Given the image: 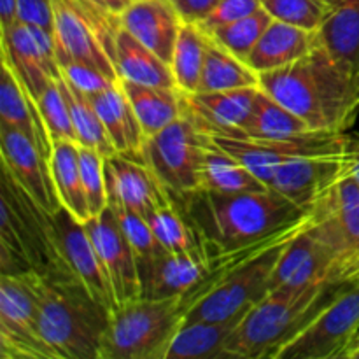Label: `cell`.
Returning a JSON list of instances; mask_svg holds the SVG:
<instances>
[{
	"instance_id": "cell-1",
	"label": "cell",
	"mask_w": 359,
	"mask_h": 359,
	"mask_svg": "<svg viewBox=\"0 0 359 359\" xmlns=\"http://www.w3.org/2000/svg\"><path fill=\"white\" fill-rule=\"evenodd\" d=\"M259 88L316 132H347L358 118V84L321 42L298 62L259 74Z\"/></svg>"
},
{
	"instance_id": "cell-2",
	"label": "cell",
	"mask_w": 359,
	"mask_h": 359,
	"mask_svg": "<svg viewBox=\"0 0 359 359\" xmlns=\"http://www.w3.org/2000/svg\"><path fill=\"white\" fill-rule=\"evenodd\" d=\"M39 325L58 359H100L111 309L69 269L37 272Z\"/></svg>"
},
{
	"instance_id": "cell-3",
	"label": "cell",
	"mask_w": 359,
	"mask_h": 359,
	"mask_svg": "<svg viewBox=\"0 0 359 359\" xmlns=\"http://www.w3.org/2000/svg\"><path fill=\"white\" fill-rule=\"evenodd\" d=\"M349 283L279 286L252 305L231 333L221 359H276Z\"/></svg>"
},
{
	"instance_id": "cell-4",
	"label": "cell",
	"mask_w": 359,
	"mask_h": 359,
	"mask_svg": "<svg viewBox=\"0 0 359 359\" xmlns=\"http://www.w3.org/2000/svg\"><path fill=\"white\" fill-rule=\"evenodd\" d=\"M217 249H233L269 237L279 228L307 216L280 193L198 191L181 205Z\"/></svg>"
},
{
	"instance_id": "cell-5",
	"label": "cell",
	"mask_w": 359,
	"mask_h": 359,
	"mask_svg": "<svg viewBox=\"0 0 359 359\" xmlns=\"http://www.w3.org/2000/svg\"><path fill=\"white\" fill-rule=\"evenodd\" d=\"M184 316L181 297L139 298L114 309L100 359H167Z\"/></svg>"
},
{
	"instance_id": "cell-6",
	"label": "cell",
	"mask_w": 359,
	"mask_h": 359,
	"mask_svg": "<svg viewBox=\"0 0 359 359\" xmlns=\"http://www.w3.org/2000/svg\"><path fill=\"white\" fill-rule=\"evenodd\" d=\"M0 196V248L27 262L35 272L65 266L51 212L34 202L7 172L2 175Z\"/></svg>"
},
{
	"instance_id": "cell-7",
	"label": "cell",
	"mask_w": 359,
	"mask_h": 359,
	"mask_svg": "<svg viewBox=\"0 0 359 359\" xmlns=\"http://www.w3.org/2000/svg\"><path fill=\"white\" fill-rule=\"evenodd\" d=\"M209 144L210 137L186 112L144 142V163L160 179L179 207L202 189L200 174Z\"/></svg>"
},
{
	"instance_id": "cell-8",
	"label": "cell",
	"mask_w": 359,
	"mask_h": 359,
	"mask_svg": "<svg viewBox=\"0 0 359 359\" xmlns=\"http://www.w3.org/2000/svg\"><path fill=\"white\" fill-rule=\"evenodd\" d=\"M37 272L0 276V356L58 359L39 325Z\"/></svg>"
},
{
	"instance_id": "cell-9",
	"label": "cell",
	"mask_w": 359,
	"mask_h": 359,
	"mask_svg": "<svg viewBox=\"0 0 359 359\" xmlns=\"http://www.w3.org/2000/svg\"><path fill=\"white\" fill-rule=\"evenodd\" d=\"M290 242L269 249L205 291L189 305L184 323L221 321L249 311L252 305L262 302L272 291V276L277 259Z\"/></svg>"
},
{
	"instance_id": "cell-10",
	"label": "cell",
	"mask_w": 359,
	"mask_h": 359,
	"mask_svg": "<svg viewBox=\"0 0 359 359\" xmlns=\"http://www.w3.org/2000/svg\"><path fill=\"white\" fill-rule=\"evenodd\" d=\"M116 34L105 30L76 0H53V44L58 65L83 63L119 81L114 63Z\"/></svg>"
},
{
	"instance_id": "cell-11",
	"label": "cell",
	"mask_w": 359,
	"mask_h": 359,
	"mask_svg": "<svg viewBox=\"0 0 359 359\" xmlns=\"http://www.w3.org/2000/svg\"><path fill=\"white\" fill-rule=\"evenodd\" d=\"M359 335V279L347 284L276 359H337Z\"/></svg>"
},
{
	"instance_id": "cell-12",
	"label": "cell",
	"mask_w": 359,
	"mask_h": 359,
	"mask_svg": "<svg viewBox=\"0 0 359 359\" xmlns=\"http://www.w3.org/2000/svg\"><path fill=\"white\" fill-rule=\"evenodd\" d=\"M212 140L266 184L270 172L290 160L347 154L351 135H347L346 132H309L291 139L276 140L231 139V137H212Z\"/></svg>"
},
{
	"instance_id": "cell-13",
	"label": "cell",
	"mask_w": 359,
	"mask_h": 359,
	"mask_svg": "<svg viewBox=\"0 0 359 359\" xmlns=\"http://www.w3.org/2000/svg\"><path fill=\"white\" fill-rule=\"evenodd\" d=\"M312 233L330 245L359 277V184L351 174L340 179L307 210Z\"/></svg>"
},
{
	"instance_id": "cell-14",
	"label": "cell",
	"mask_w": 359,
	"mask_h": 359,
	"mask_svg": "<svg viewBox=\"0 0 359 359\" xmlns=\"http://www.w3.org/2000/svg\"><path fill=\"white\" fill-rule=\"evenodd\" d=\"M0 44L2 60L9 63L35 102L53 81L62 76L51 32L16 21L0 30Z\"/></svg>"
},
{
	"instance_id": "cell-15",
	"label": "cell",
	"mask_w": 359,
	"mask_h": 359,
	"mask_svg": "<svg viewBox=\"0 0 359 359\" xmlns=\"http://www.w3.org/2000/svg\"><path fill=\"white\" fill-rule=\"evenodd\" d=\"M309 216V214H307ZM340 256L312 233L311 219L307 226L284 248L272 276V290L279 286H307L323 283L356 280Z\"/></svg>"
},
{
	"instance_id": "cell-16",
	"label": "cell",
	"mask_w": 359,
	"mask_h": 359,
	"mask_svg": "<svg viewBox=\"0 0 359 359\" xmlns=\"http://www.w3.org/2000/svg\"><path fill=\"white\" fill-rule=\"evenodd\" d=\"M84 226L107 270L114 291L116 309L142 298V280L135 252L123 231L114 209L109 205L102 214L90 217Z\"/></svg>"
},
{
	"instance_id": "cell-17",
	"label": "cell",
	"mask_w": 359,
	"mask_h": 359,
	"mask_svg": "<svg viewBox=\"0 0 359 359\" xmlns=\"http://www.w3.org/2000/svg\"><path fill=\"white\" fill-rule=\"evenodd\" d=\"M349 174V153L290 160L270 172L266 186L307 212L326 191Z\"/></svg>"
},
{
	"instance_id": "cell-18",
	"label": "cell",
	"mask_w": 359,
	"mask_h": 359,
	"mask_svg": "<svg viewBox=\"0 0 359 359\" xmlns=\"http://www.w3.org/2000/svg\"><path fill=\"white\" fill-rule=\"evenodd\" d=\"M51 216L53 224H55L56 238H58L60 255H62L63 262L86 284L88 290L93 293V297L100 304L114 311V291H112L107 270H105L104 263H102L100 255H98L84 223L77 219V217H74L62 205Z\"/></svg>"
},
{
	"instance_id": "cell-19",
	"label": "cell",
	"mask_w": 359,
	"mask_h": 359,
	"mask_svg": "<svg viewBox=\"0 0 359 359\" xmlns=\"http://www.w3.org/2000/svg\"><path fill=\"white\" fill-rule=\"evenodd\" d=\"M259 86L216 93H182L184 112L209 137L241 139L255 114Z\"/></svg>"
},
{
	"instance_id": "cell-20",
	"label": "cell",
	"mask_w": 359,
	"mask_h": 359,
	"mask_svg": "<svg viewBox=\"0 0 359 359\" xmlns=\"http://www.w3.org/2000/svg\"><path fill=\"white\" fill-rule=\"evenodd\" d=\"M104 165L111 207L132 210L147 219L154 210L172 202L165 186L146 163L114 153L105 156Z\"/></svg>"
},
{
	"instance_id": "cell-21",
	"label": "cell",
	"mask_w": 359,
	"mask_h": 359,
	"mask_svg": "<svg viewBox=\"0 0 359 359\" xmlns=\"http://www.w3.org/2000/svg\"><path fill=\"white\" fill-rule=\"evenodd\" d=\"M0 151L2 170L7 172L42 209L55 212L60 207L58 196L49 174V163L37 144L25 133L0 125Z\"/></svg>"
},
{
	"instance_id": "cell-22",
	"label": "cell",
	"mask_w": 359,
	"mask_h": 359,
	"mask_svg": "<svg viewBox=\"0 0 359 359\" xmlns=\"http://www.w3.org/2000/svg\"><path fill=\"white\" fill-rule=\"evenodd\" d=\"M119 25L170 65L184 20L170 0H132Z\"/></svg>"
},
{
	"instance_id": "cell-23",
	"label": "cell",
	"mask_w": 359,
	"mask_h": 359,
	"mask_svg": "<svg viewBox=\"0 0 359 359\" xmlns=\"http://www.w3.org/2000/svg\"><path fill=\"white\" fill-rule=\"evenodd\" d=\"M109 133L116 153L144 163V142L146 135L142 132L135 111L123 90L121 83L116 81L100 93L90 97Z\"/></svg>"
},
{
	"instance_id": "cell-24",
	"label": "cell",
	"mask_w": 359,
	"mask_h": 359,
	"mask_svg": "<svg viewBox=\"0 0 359 359\" xmlns=\"http://www.w3.org/2000/svg\"><path fill=\"white\" fill-rule=\"evenodd\" d=\"M212 244L193 252H163L142 284V298L186 297L203 280Z\"/></svg>"
},
{
	"instance_id": "cell-25",
	"label": "cell",
	"mask_w": 359,
	"mask_h": 359,
	"mask_svg": "<svg viewBox=\"0 0 359 359\" xmlns=\"http://www.w3.org/2000/svg\"><path fill=\"white\" fill-rule=\"evenodd\" d=\"M319 44L318 32L305 30L284 21L272 20L265 34L252 48L245 62L258 74L283 69L307 56Z\"/></svg>"
},
{
	"instance_id": "cell-26",
	"label": "cell",
	"mask_w": 359,
	"mask_h": 359,
	"mask_svg": "<svg viewBox=\"0 0 359 359\" xmlns=\"http://www.w3.org/2000/svg\"><path fill=\"white\" fill-rule=\"evenodd\" d=\"M0 125H6L30 137L49 163L53 142L42 121L37 102L25 90L9 63L4 60L2 79H0Z\"/></svg>"
},
{
	"instance_id": "cell-27",
	"label": "cell",
	"mask_w": 359,
	"mask_h": 359,
	"mask_svg": "<svg viewBox=\"0 0 359 359\" xmlns=\"http://www.w3.org/2000/svg\"><path fill=\"white\" fill-rule=\"evenodd\" d=\"M114 63L119 79L147 86L177 88L172 67L142 42L137 41L121 25L114 41Z\"/></svg>"
},
{
	"instance_id": "cell-28",
	"label": "cell",
	"mask_w": 359,
	"mask_h": 359,
	"mask_svg": "<svg viewBox=\"0 0 359 359\" xmlns=\"http://www.w3.org/2000/svg\"><path fill=\"white\" fill-rule=\"evenodd\" d=\"M119 83L135 111L146 139L177 121L184 112L182 91L177 88L147 86L126 79H119Z\"/></svg>"
},
{
	"instance_id": "cell-29",
	"label": "cell",
	"mask_w": 359,
	"mask_h": 359,
	"mask_svg": "<svg viewBox=\"0 0 359 359\" xmlns=\"http://www.w3.org/2000/svg\"><path fill=\"white\" fill-rule=\"evenodd\" d=\"M319 42L359 88V0H346L318 32Z\"/></svg>"
},
{
	"instance_id": "cell-30",
	"label": "cell",
	"mask_w": 359,
	"mask_h": 359,
	"mask_svg": "<svg viewBox=\"0 0 359 359\" xmlns=\"http://www.w3.org/2000/svg\"><path fill=\"white\" fill-rule=\"evenodd\" d=\"M248 312L221 321L184 323L168 349L167 359H221L228 339Z\"/></svg>"
},
{
	"instance_id": "cell-31",
	"label": "cell",
	"mask_w": 359,
	"mask_h": 359,
	"mask_svg": "<svg viewBox=\"0 0 359 359\" xmlns=\"http://www.w3.org/2000/svg\"><path fill=\"white\" fill-rule=\"evenodd\" d=\"M49 174L60 205L65 207L74 217L86 223L91 217L84 193L79 167V144L74 140L53 142L49 156Z\"/></svg>"
},
{
	"instance_id": "cell-32",
	"label": "cell",
	"mask_w": 359,
	"mask_h": 359,
	"mask_svg": "<svg viewBox=\"0 0 359 359\" xmlns=\"http://www.w3.org/2000/svg\"><path fill=\"white\" fill-rule=\"evenodd\" d=\"M249 86H259V74L245 60L217 44L207 34L205 62L196 93H216Z\"/></svg>"
},
{
	"instance_id": "cell-33",
	"label": "cell",
	"mask_w": 359,
	"mask_h": 359,
	"mask_svg": "<svg viewBox=\"0 0 359 359\" xmlns=\"http://www.w3.org/2000/svg\"><path fill=\"white\" fill-rule=\"evenodd\" d=\"M200 182H202L200 191L216 193L263 191V189L269 188L237 158L221 149L214 142L212 137H210V144L203 153Z\"/></svg>"
},
{
	"instance_id": "cell-34",
	"label": "cell",
	"mask_w": 359,
	"mask_h": 359,
	"mask_svg": "<svg viewBox=\"0 0 359 359\" xmlns=\"http://www.w3.org/2000/svg\"><path fill=\"white\" fill-rule=\"evenodd\" d=\"M147 221H149L158 242L163 245L165 251L172 252V255L200 251L209 244L205 235L198 230V226L193 223L186 210H182L174 200L154 210L147 217Z\"/></svg>"
},
{
	"instance_id": "cell-35",
	"label": "cell",
	"mask_w": 359,
	"mask_h": 359,
	"mask_svg": "<svg viewBox=\"0 0 359 359\" xmlns=\"http://www.w3.org/2000/svg\"><path fill=\"white\" fill-rule=\"evenodd\" d=\"M309 132H316V130H312L300 116L291 112L290 109L273 100L269 93L262 90L256 102L255 114L249 125L245 126L241 139H291V137L304 135Z\"/></svg>"
},
{
	"instance_id": "cell-36",
	"label": "cell",
	"mask_w": 359,
	"mask_h": 359,
	"mask_svg": "<svg viewBox=\"0 0 359 359\" xmlns=\"http://www.w3.org/2000/svg\"><path fill=\"white\" fill-rule=\"evenodd\" d=\"M207 34L196 23L182 25L172 56V72L182 93H196L205 62Z\"/></svg>"
},
{
	"instance_id": "cell-37",
	"label": "cell",
	"mask_w": 359,
	"mask_h": 359,
	"mask_svg": "<svg viewBox=\"0 0 359 359\" xmlns=\"http://www.w3.org/2000/svg\"><path fill=\"white\" fill-rule=\"evenodd\" d=\"M60 83H62V90L65 93L67 102H69L74 128H76L77 144L98 151L102 156L114 154V146H112L107 130H105L104 123H102L100 116H98L90 97H86V95L77 91L74 86H70L62 76H60Z\"/></svg>"
},
{
	"instance_id": "cell-38",
	"label": "cell",
	"mask_w": 359,
	"mask_h": 359,
	"mask_svg": "<svg viewBox=\"0 0 359 359\" xmlns=\"http://www.w3.org/2000/svg\"><path fill=\"white\" fill-rule=\"evenodd\" d=\"M112 209L118 214V219L121 223L123 231H125L126 238H128L130 245H132L133 252H135L140 280L144 284V280L149 277L154 263L167 251L158 242L156 235H154L153 228H151L149 221L146 217L139 216V214L132 212V210L121 209V207H112Z\"/></svg>"
},
{
	"instance_id": "cell-39",
	"label": "cell",
	"mask_w": 359,
	"mask_h": 359,
	"mask_svg": "<svg viewBox=\"0 0 359 359\" xmlns=\"http://www.w3.org/2000/svg\"><path fill=\"white\" fill-rule=\"evenodd\" d=\"M273 18L270 16V13L263 7H259L258 11H255L249 16L241 18V20L233 21V23L223 25V27H217L214 30L207 32L217 44H221L223 48H226L228 51H231L233 55H237L238 58L245 60L249 53L252 51L258 41L262 39V35L265 34V30L269 28V25L272 23Z\"/></svg>"
},
{
	"instance_id": "cell-40",
	"label": "cell",
	"mask_w": 359,
	"mask_h": 359,
	"mask_svg": "<svg viewBox=\"0 0 359 359\" xmlns=\"http://www.w3.org/2000/svg\"><path fill=\"white\" fill-rule=\"evenodd\" d=\"M259 2L273 20L312 32H319V28L335 11V7L330 6L326 0H259Z\"/></svg>"
},
{
	"instance_id": "cell-41",
	"label": "cell",
	"mask_w": 359,
	"mask_h": 359,
	"mask_svg": "<svg viewBox=\"0 0 359 359\" xmlns=\"http://www.w3.org/2000/svg\"><path fill=\"white\" fill-rule=\"evenodd\" d=\"M37 105L51 142H56V140L77 142L72 114H70L69 102L62 90L60 77L46 88L44 93L37 98Z\"/></svg>"
},
{
	"instance_id": "cell-42",
	"label": "cell",
	"mask_w": 359,
	"mask_h": 359,
	"mask_svg": "<svg viewBox=\"0 0 359 359\" xmlns=\"http://www.w3.org/2000/svg\"><path fill=\"white\" fill-rule=\"evenodd\" d=\"M105 156L91 147L79 146V167L91 217L109 207L107 182H105Z\"/></svg>"
},
{
	"instance_id": "cell-43",
	"label": "cell",
	"mask_w": 359,
	"mask_h": 359,
	"mask_svg": "<svg viewBox=\"0 0 359 359\" xmlns=\"http://www.w3.org/2000/svg\"><path fill=\"white\" fill-rule=\"evenodd\" d=\"M60 72L70 86H74L86 97H93V95L100 93L105 88L111 86L112 83H116L114 79L105 76L100 70L90 65H83V63H63V65H60Z\"/></svg>"
},
{
	"instance_id": "cell-44",
	"label": "cell",
	"mask_w": 359,
	"mask_h": 359,
	"mask_svg": "<svg viewBox=\"0 0 359 359\" xmlns=\"http://www.w3.org/2000/svg\"><path fill=\"white\" fill-rule=\"evenodd\" d=\"M259 7H262L259 0H221L216 6V9L202 23H198V27L203 32H210L214 28L233 23V21L241 20V18L249 16L255 11H258Z\"/></svg>"
},
{
	"instance_id": "cell-45",
	"label": "cell",
	"mask_w": 359,
	"mask_h": 359,
	"mask_svg": "<svg viewBox=\"0 0 359 359\" xmlns=\"http://www.w3.org/2000/svg\"><path fill=\"white\" fill-rule=\"evenodd\" d=\"M18 16L23 23L53 34V0H18Z\"/></svg>"
},
{
	"instance_id": "cell-46",
	"label": "cell",
	"mask_w": 359,
	"mask_h": 359,
	"mask_svg": "<svg viewBox=\"0 0 359 359\" xmlns=\"http://www.w3.org/2000/svg\"><path fill=\"white\" fill-rule=\"evenodd\" d=\"M186 23H202L221 0H170Z\"/></svg>"
},
{
	"instance_id": "cell-47",
	"label": "cell",
	"mask_w": 359,
	"mask_h": 359,
	"mask_svg": "<svg viewBox=\"0 0 359 359\" xmlns=\"http://www.w3.org/2000/svg\"><path fill=\"white\" fill-rule=\"evenodd\" d=\"M76 2L79 4L91 18H95L105 30L112 32V34L118 32L119 18L109 11V7L105 6L104 0H76Z\"/></svg>"
},
{
	"instance_id": "cell-48",
	"label": "cell",
	"mask_w": 359,
	"mask_h": 359,
	"mask_svg": "<svg viewBox=\"0 0 359 359\" xmlns=\"http://www.w3.org/2000/svg\"><path fill=\"white\" fill-rule=\"evenodd\" d=\"M20 21L18 16V0H0V30L9 28Z\"/></svg>"
},
{
	"instance_id": "cell-49",
	"label": "cell",
	"mask_w": 359,
	"mask_h": 359,
	"mask_svg": "<svg viewBox=\"0 0 359 359\" xmlns=\"http://www.w3.org/2000/svg\"><path fill=\"white\" fill-rule=\"evenodd\" d=\"M349 174L359 184V137H351L349 142Z\"/></svg>"
},
{
	"instance_id": "cell-50",
	"label": "cell",
	"mask_w": 359,
	"mask_h": 359,
	"mask_svg": "<svg viewBox=\"0 0 359 359\" xmlns=\"http://www.w3.org/2000/svg\"><path fill=\"white\" fill-rule=\"evenodd\" d=\"M104 2L112 14L119 16V14H121L123 11L130 6V2H132V0H104Z\"/></svg>"
},
{
	"instance_id": "cell-51",
	"label": "cell",
	"mask_w": 359,
	"mask_h": 359,
	"mask_svg": "<svg viewBox=\"0 0 359 359\" xmlns=\"http://www.w3.org/2000/svg\"><path fill=\"white\" fill-rule=\"evenodd\" d=\"M346 359H359V335L351 342V346L347 347V351L344 353Z\"/></svg>"
},
{
	"instance_id": "cell-52",
	"label": "cell",
	"mask_w": 359,
	"mask_h": 359,
	"mask_svg": "<svg viewBox=\"0 0 359 359\" xmlns=\"http://www.w3.org/2000/svg\"><path fill=\"white\" fill-rule=\"evenodd\" d=\"M326 2H328L330 6H333V7H335V9H337V7L342 6V4L346 2V0H326Z\"/></svg>"
}]
</instances>
